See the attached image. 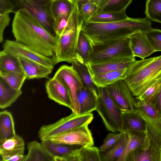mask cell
<instances>
[{"label":"cell","mask_w":161,"mask_h":161,"mask_svg":"<svg viewBox=\"0 0 161 161\" xmlns=\"http://www.w3.org/2000/svg\"><path fill=\"white\" fill-rule=\"evenodd\" d=\"M54 76L63 80L67 86L71 96L72 112L80 114V106L76 92L83 84L80 77L71 66L63 65L56 71Z\"/></svg>","instance_id":"cell-13"},{"label":"cell","mask_w":161,"mask_h":161,"mask_svg":"<svg viewBox=\"0 0 161 161\" xmlns=\"http://www.w3.org/2000/svg\"><path fill=\"white\" fill-rule=\"evenodd\" d=\"M0 72L4 73L23 72L17 58L0 52Z\"/></svg>","instance_id":"cell-32"},{"label":"cell","mask_w":161,"mask_h":161,"mask_svg":"<svg viewBox=\"0 0 161 161\" xmlns=\"http://www.w3.org/2000/svg\"><path fill=\"white\" fill-rule=\"evenodd\" d=\"M149 102L154 105L158 112L161 115V87L157 93Z\"/></svg>","instance_id":"cell-45"},{"label":"cell","mask_w":161,"mask_h":161,"mask_svg":"<svg viewBox=\"0 0 161 161\" xmlns=\"http://www.w3.org/2000/svg\"><path fill=\"white\" fill-rule=\"evenodd\" d=\"M79 9L84 21H87L97 13L99 10L97 6L93 3H87L83 4Z\"/></svg>","instance_id":"cell-40"},{"label":"cell","mask_w":161,"mask_h":161,"mask_svg":"<svg viewBox=\"0 0 161 161\" xmlns=\"http://www.w3.org/2000/svg\"><path fill=\"white\" fill-rule=\"evenodd\" d=\"M9 13L0 14V42L3 41V33L5 28L8 25L10 17Z\"/></svg>","instance_id":"cell-43"},{"label":"cell","mask_w":161,"mask_h":161,"mask_svg":"<svg viewBox=\"0 0 161 161\" xmlns=\"http://www.w3.org/2000/svg\"><path fill=\"white\" fill-rule=\"evenodd\" d=\"M130 137L125 151L119 161H124L127 154L131 151L139 147H147L151 145V141L147 131L146 132H131Z\"/></svg>","instance_id":"cell-26"},{"label":"cell","mask_w":161,"mask_h":161,"mask_svg":"<svg viewBox=\"0 0 161 161\" xmlns=\"http://www.w3.org/2000/svg\"><path fill=\"white\" fill-rule=\"evenodd\" d=\"M152 28L147 18H131L109 23L84 21L81 30L92 45L104 44L129 37L139 32H145Z\"/></svg>","instance_id":"cell-2"},{"label":"cell","mask_w":161,"mask_h":161,"mask_svg":"<svg viewBox=\"0 0 161 161\" xmlns=\"http://www.w3.org/2000/svg\"><path fill=\"white\" fill-rule=\"evenodd\" d=\"M93 118L91 113L79 114L72 112L55 123L42 125L38 132V137L41 141L50 139L72 129L89 125Z\"/></svg>","instance_id":"cell-7"},{"label":"cell","mask_w":161,"mask_h":161,"mask_svg":"<svg viewBox=\"0 0 161 161\" xmlns=\"http://www.w3.org/2000/svg\"><path fill=\"white\" fill-rule=\"evenodd\" d=\"M75 5L73 0H53L51 12L54 20L64 15L69 16Z\"/></svg>","instance_id":"cell-30"},{"label":"cell","mask_w":161,"mask_h":161,"mask_svg":"<svg viewBox=\"0 0 161 161\" xmlns=\"http://www.w3.org/2000/svg\"><path fill=\"white\" fill-rule=\"evenodd\" d=\"M144 33L155 51H161V30L152 28Z\"/></svg>","instance_id":"cell-38"},{"label":"cell","mask_w":161,"mask_h":161,"mask_svg":"<svg viewBox=\"0 0 161 161\" xmlns=\"http://www.w3.org/2000/svg\"><path fill=\"white\" fill-rule=\"evenodd\" d=\"M91 44L88 38L81 30L78 41L76 49V60L87 64L89 61Z\"/></svg>","instance_id":"cell-31"},{"label":"cell","mask_w":161,"mask_h":161,"mask_svg":"<svg viewBox=\"0 0 161 161\" xmlns=\"http://www.w3.org/2000/svg\"><path fill=\"white\" fill-rule=\"evenodd\" d=\"M71 64V66L80 77L83 86L88 89L98 98L100 87L97 86L94 82L87 64L82 63L77 60L73 61Z\"/></svg>","instance_id":"cell-22"},{"label":"cell","mask_w":161,"mask_h":161,"mask_svg":"<svg viewBox=\"0 0 161 161\" xmlns=\"http://www.w3.org/2000/svg\"><path fill=\"white\" fill-rule=\"evenodd\" d=\"M135 58H120L108 60L96 63L87 64L91 76L111 71L128 68Z\"/></svg>","instance_id":"cell-15"},{"label":"cell","mask_w":161,"mask_h":161,"mask_svg":"<svg viewBox=\"0 0 161 161\" xmlns=\"http://www.w3.org/2000/svg\"><path fill=\"white\" fill-rule=\"evenodd\" d=\"M25 147L24 139L16 134L11 138L0 140V157L24 155Z\"/></svg>","instance_id":"cell-20"},{"label":"cell","mask_w":161,"mask_h":161,"mask_svg":"<svg viewBox=\"0 0 161 161\" xmlns=\"http://www.w3.org/2000/svg\"><path fill=\"white\" fill-rule=\"evenodd\" d=\"M12 32L15 40L48 57H53L58 37L48 32L27 10L16 12Z\"/></svg>","instance_id":"cell-1"},{"label":"cell","mask_w":161,"mask_h":161,"mask_svg":"<svg viewBox=\"0 0 161 161\" xmlns=\"http://www.w3.org/2000/svg\"><path fill=\"white\" fill-rule=\"evenodd\" d=\"M122 131L129 132L147 131L145 122L137 110L122 111Z\"/></svg>","instance_id":"cell-18"},{"label":"cell","mask_w":161,"mask_h":161,"mask_svg":"<svg viewBox=\"0 0 161 161\" xmlns=\"http://www.w3.org/2000/svg\"><path fill=\"white\" fill-rule=\"evenodd\" d=\"M125 132L121 131L119 133H109L103 141V144L99 147L100 151L104 150L113 145L124 134Z\"/></svg>","instance_id":"cell-41"},{"label":"cell","mask_w":161,"mask_h":161,"mask_svg":"<svg viewBox=\"0 0 161 161\" xmlns=\"http://www.w3.org/2000/svg\"><path fill=\"white\" fill-rule=\"evenodd\" d=\"M41 143L45 151L53 160L55 157L66 156L80 147L78 146H79L54 142L49 139L42 141Z\"/></svg>","instance_id":"cell-23"},{"label":"cell","mask_w":161,"mask_h":161,"mask_svg":"<svg viewBox=\"0 0 161 161\" xmlns=\"http://www.w3.org/2000/svg\"><path fill=\"white\" fill-rule=\"evenodd\" d=\"M48 98L60 105L72 108V102L68 88L61 79L53 76L45 84Z\"/></svg>","instance_id":"cell-14"},{"label":"cell","mask_w":161,"mask_h":161,"mask_svg":"<svg viewBox=\"0 0 161 161\" xmlns=\"http://www.w3.org/2000/svg\"><path fill=\"white\" fill-rule=\"evenodd\" d=\"M13 13L25 9L30 13L50 34L56 36L54 30V20L51 12L53 0H11Z\"/></svg>","instance_id":"cell-4"},{"label":"cell","mask_w":161,"mask_h":161,"mask_svg":"<svg viewBox=\"0 0 161 161\" xmlns=\"http://www.w3.org/2000/svg\"><path fill=\"white\" fill-rule=\"evenodd\" d=\"M76 95L80 106V114H88L96 110L98 98L88 89L83 86L77 90Z\"/></svg>","instance_id":"cell-21"},{"label":"cell","mask_w":161,"mask_h":161,"mask_svg":"<svg viewBox=\"0 0 161 161\" xmlns=\"http://www.w3.org/2000/svg\"><path fill=\"white\" fill-rule=\"evenodd\" d=\"M130 46L134 56L144 59L155 52L144 32H139L130 36Z\"/></svg>","instance_id":"cell-17"},{"label":"cell","mask_w":161,"mask_h":161,"mask_svg":"<svg viewBox=\"0 0 161 161\" xmlns=\"http://www.w3.org/2000/svg\"><path fill=\"white\" fill-rule=\"evenodd\" d=\"M79 161H101L99 149L92 146L79 148Z\"/></svg>","instance_id":"cell-36"},{"label":"cell","mask_w":161,"mask_h":161,"mask_svg":"<svg viewBox=\"0 0 161 161\" xmlns=\"http://www.w3.org/2000/svg\"><path fill=\"white\" fill-rule=\"evenodd\" d=\"M26 155H15L1 157L2 161H25Z\"/></svg>","instance_id":"cell-46"},{"label":"cell","mask_w":161,"mask_h":161,"mask_svg":"<svg viewBox=\"0 0 161 161\" xmlns=\"http://www.w3.org/2000/svg\"><path fill=\"white\" fill-rule=\"evenodd\" d=\"M106 87L114 103L122 111H136L137 109V101L123 79L108 85Z\"/></svg>","instance_id":"cell-11"},{"label":"cell","mask_w":161,"mask_h":161,"mask_svg":"<svg viewBox=\"0 0 161 161\" xmlns=\"http://www.w3.org/2000/svg\"><path fill=\"white\" fill-rule=\"evenodd\" d=\"M14 8L11 0H0V14L12 12Z\"/></svg>","instance_id":"cell-44"},{"label":"cell","mask_w":161,"mask_h":161,"mask_svg":"<svg viewBox=\"0 0 161 161\" xmlns=\"http://www.w3.org/2000/svg\"><path fill=\"white\" fill-rule=\"evenodd\" d=\"M82 26L67 25L62 35L58 37L53 57L54 65L65 62L71 63L76 60V49Z\"/></svg>","instance_id":"cell-8"},{"label":"cell","mask_w":161,"mask_h":161,"mask_svg":"<svg viewBox=\"0 0 161 161\" xmlns=\"http://www.w3.org/2000/svg\"><path fill=\"white\" fill-rule=\"evenodd\" d=\"M74 3H77L79 8L83 4L87 3H94L95 0H73Z\"/></svg>","instance_id":"cell-48"},{"label":"cell","mask_w":161,"mask_h":161,"mask_svg":"<svg viewBox=\"0 0 161 161\" xmlns=\"http://www.w3.org/2000/svg\"><path fill=\"white\" fill-rule=\"evenodd\" d=\"M108 0H95V3L98 8V12L102 8Z\"/></svg>","instance_id":"cell-47"},{"label":"cell","mask_w":161,"mask_h":161,"mask_svg":"<svg viewBox=\"0 0 161 161\" xmlns=\"http://www.w3.org/2000/svg\"><path fill=\"white\" fill-rule=\"evenodd\" d=\"M124 161H158L155 152L151 146L138 147L129 153Z\"/></svg>","instance_id":"cell-29"},{"label":"cell","mask_w":161,"mask_h":161,"mask_svg":"<svg viewBox=\"0 0 161 161\" xmlns=\"http://www.w3.org/2000/svg\"><path fill=\"white\" fill-rule=\"evenodd\" d=\"M17 58L27 79L47 78L53 69L26 58Z\"/></svg>","instance_id":"cell-16"},{"label":"cell","mask_w":161,"mask_h":161,"mask_svg":"<svg viewBox=\"0 0 161 161\" xmlns=\"http://www.w3.org/2000/svg\"><path fill=\"white\" fill-rule=\"evenodd\" d=\"M0 77L3 79L10 87L17 90L21 89L25 81L27 79L26 75L23 72H0Z\"/></svg>","instance_id":"cell-34"},{"label":"cell","mask_w":161,"mask_h":161,"mask_svg":"<svg viewBox=\"0 0 161 161\" xmlns=\"http://www.w3.org/2000/svg\"><path fill=\"white\" fill-rule=\"evenodd\" d=\"M161 78V55L132 62L123 79L132 93L138 96Z\"/></svg>","instance_id":"cell-3"},{"label":"cell","mask_w":161,"mask_h":161,"mask_svg":"<svg viewBox=\"0 0 161 161\" xmlns=\"http://www.w3.org/2000/svg\"><path fill=\"white\" fill-rule=\"evenodd\" d=\"M27 149L28 154L25 161H53L43 148L41 143L36 141L27 143Z\"/></svg>","instance_id":"cell-28"},{"label":"cell","mask_w":161,"mask_h":161,"mask_svg":"<svg viewBox=\"0 0 161 161\" xmlns=\"http://www.w3.org/2000/svg\"><path fill=\"white\" fill-rule=\"evenodd\" d=\"M22 94L21 90H16L10 87L0 77V108H5L10 106Z\"/></svg>","instance_id":"cell-24"},{"label":"cell","mask_w":161,"mask_h":161,"mask_svg":"<svg viewBox=\"0 0 161 161\" xmlns=\"http://www.w3.org/2000/svg\"><path fill=\"white\" fill-rule=\"evenodd\" d=\"M135 58L130 46L129 37L104 44L91 45L88 63H96L112 59Z\"/></svg>","instance_id":"cell-6"},{"label":"cell","mask_w":161,"mask_h":161,"mask_svg":"<svg viewBox=\"0 0 161 161\" xmlns=\"http://www.w3.org/2000/svg\"><path fill=\"white\" fill-rule=\"evenodd\" d=\"M128 18L125 11L98 12L92 16L86 21L95 23H109L125 20Z\"/></svg>","instance_id":"cell-33"},{"label":"cell","mask_w":161,"mask_h":161,"mask_svg":"<svg viewBox=\"0 0 161 161\" xmlns=\"http://www.w3.org/2000/svg\"><path fill=\"white\" fill-rule=\"evenodd\" d=\"M69 16H62L54 20V30L57 37H59L62 34L66 26Z\"/></svg>","instance_id":"cell-42"},{"label":"cell","mask_w":161,"mask_h":161,"mask_svg":"<svg viewBox=\"0 0 161 161\" xmlns=\"http://www.w3.org/2000/svg\"><path fill=\"white\" fill-rule=\"evenodd\" d=\"M88 125L72 129L49 139L54 142L69 145L84 147L93 146L94 142Z\"/></svg>","instance_id":"cell-12"},{"label":"cell","mask_w":161,"mask_h":161,"mask_svg":"<svg viewBox=\"0 0 161 161\" xmlns=\"http://www.w3.org/2000/svg\"><path fill=\"white\" fill-rule=\"evenodd\" d=\"M137 111L144 120L151 140V146L160 153L161 115L152 103L143 101H137Z\"/></svg>","instance_id":"cell-9"},{"label":"cell","mask_w":161,"mask_h":161,"mask_svg":"<svg viewBox=\"0 0 161 161\" xmlns=\"http://www.w3.org/2000/svg\"><path fill=\"white\" fill-rule=\"evenodd\" d=\"M160 161H161V145L160 146Z\"/></svg>","instance_id":"cell-49"},{"label":"cell","mask_w":161,"mask_h":161,"mask_svg":"<svg viewBox=\"0 0 161 161\" xmlns=\"http://www.w3.org/2000/svg\"><path fill=\"white\" fill-rule=\"evenodd\" d=\"M132 0H108L98 12H118L125 11L127 8L131 3Z\"/></svg>","instance_id":"cell-37"},{"label":"cell","mask_w":161,"mask_h":161,"mask_svg":"<svg viewBox=\"0 0 161 161\" xmlns=\"http://www.w3.org/2000/svg\"><path fill=\"white\" fill-rule=\"evenodd\" d=\"M161 87V78L158 80L141 95L136 97L138 100L149 102L157 93Z\"/></svg>","instance_id":"cell-39"},{"label":"cell","mask_w":161,"mask_h":161,"mask_svg":"<svg viewBox=\"0 0 161 161\" xmlns=\"http://www.w3.org/2000/svg\"><path fill=\"white\" fill-rule=\"evenodd\" d=\"M14 122L11 113L4 110L0 112V140L11 138L16 135Z\"/></svg>","instance_id":"cell-27"},{"label":"cell","mask_w":161,"mask_h":161,"mask_svg":"<svg viewBox=\"0 0 161 161\" xmlns=\"http://www.w3.org/2000/svg\"><path fill=\"white\" fill-rule=\"evenodd\" d=\"M130 137V133L125 132L124 135L110 147L104 150H99L101 161H119L126 150Z\"/></svg>","instance_id":"cell-19"},{"label":"cell","mask_w":161,"mask_h":161,"mask_svg":"<svg viewBox=\"0 0 161 161\" xmlns=\"http://www.w3.org/2000/svg\"><path fill=\"white\" fill-rule=\"evenodd\" d=\"M2 51L15 57L30 59L53 69V58L46 56L16 40H6L3 43Z\"/></svg>","instance_id":"cell-10"},{"label":"cell","mask_w":161,"mask_h":161,"mask_svg":"<svg viewBox=\"0 0 161 161\" xmlns=\"http://www.w3.org/2000/svg\"><path fill=\"white\" fill-rule=\"evenodd\" d=\"M145 5L146 18L161 24V0H147Z\"/></svg>","instance_id":"cell-35"},{"label":"cell","mask_w":161,"mask_h":161,"mask_svg":"<svg viewBox=\"0 0 161 161\" xmlns=\"http://www.w3.org/2000/svg\"><path fill=\"white\" fill-rule=\"evenodd\" d=\"M96 110L108 131L117 133L122 131V110L111 98L106 87H100Z\"/></svg>","instance_id":"cell-5"},{"label":"cell","mask_w":161,"mask_h":161,"mask_svg":"<svg viewBox=\"0 0 161 161\" xmlns=\"http://www.w3.org/2000/svg\"><path fill=\"white\" fill-rule=\"evenodd\" d=\"M127 69L128 68L111 71L93 75L92 77L97 86L105 87L119 80L123 79Z\"/></svg>","instance_id":"cell-25"}]
</instances>
